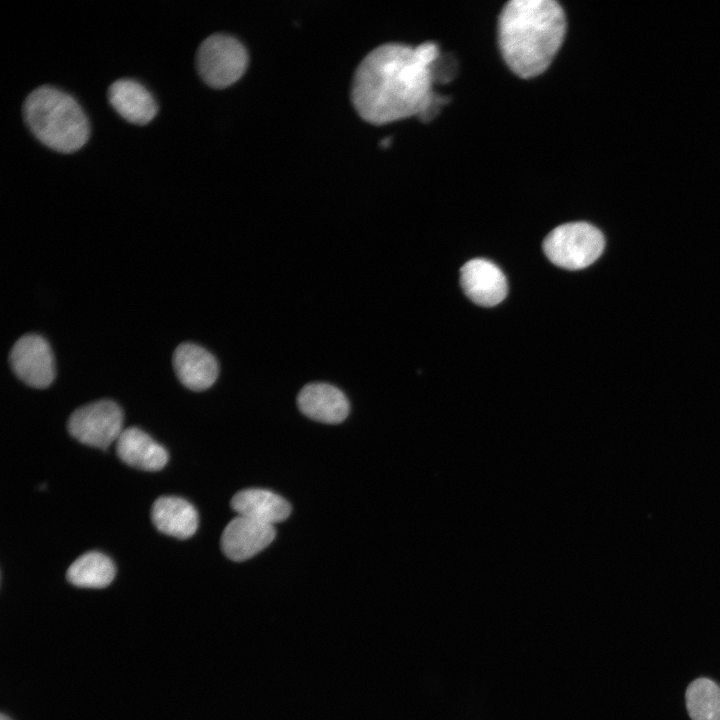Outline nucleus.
Returning a JSON list of instances; mask_svg holds the SVG:
<instances>
[{
    "label": "nucleus",
    "instance_id": "1",
    "mask_svg": "<svg viewBox=\"0 0 720 720\" xmlns=\"http://www.w3.org/2000/svg\"><path fill=\"white\" fill-rule=\"evenodd\" d=\"M439 55L433 42L415 47L389 42L371 50L352 79L351 100L357 113L377 125L420 117L436 96L432 64Z\"/></svg>",
    "mask_w": 720,
    "mask_h": 720
},
{
    "label": "nucleus",
    "instance_id": "2",
    "mask_svg": "<svg viewBox=\"0 0 720 720\" xmlns=\"http://www.w3.org/2000/svg\"><path fill=\"white\" fill-rule=\"evenodd\" d=\"M565 32V13L554 0H511L498 19L501 54L521 78L538 76L549 67Z\"/></svg>",
    "mask_w": 720,
    "mask_h": 720
},
{
    "label": "nucleus",
    "instance_id": "3",
    "mask_svg": "<svg viewBox=\"0 0 720 720\" xmlns=\"http://www.w3.org/2000/svg\"><path fill=\"white\" fill-rule=\"evenodd\" d=\"M22 113L32 134L53 150L75 151L88 138V121L80 105L56 87L33 89L23 102Z\"/></svg>",
    "mask_w": 720,
    "mask_h": 720
},
{
    "label": "nucleus",
    "instance_id": "4",
    "mask_svg": "<svg viewBox=\"0 0 720 720\" xmlns=\"http://www.w3.org/2000/svg\"><path fill=\"white\" fill-rule=\"evenodd\" d=\"M605 246L603 234L586 222H570L557 226L545 237L543 251L556 266L583 269L595 262Z\"/></svg>",
    "mask_w": 720,
    "mask_h": 720
},
{
    "label": "nucleus",
    "instance_id": "5",
    "mask_svg": "<svg viewBox=\"0 0 720 720\" xmlns=\"http://www.w3.org/2000/svg\"><path fill=\"white\" fill-rule=\"evenodd\" d=\"M195 62L206 84L224 88L243 75L248 65V53L237 38L225 33H214L200 43Z\"/></svg>",
    "mask_w": 720,
    "mask_h": 720
},
{
    "label": "nucleus",
    "instance_id": "6",
    "mask_svg": "<svg viewBox=\"0 0 720 720\" xmlns=\"http://www.w3.org/2000/svg\"><path fill=\"white\" fill-rule=\"evenodd\" d=\"M67 428L79 442L106 449L124 430L123 412L116 402L101 399L77 408L70 415Z\"/></svg>",
    "mask_w": 720,
    "mask_h": 720
},
{
    "label": "nucleus",
    "instance_id": "7",
    "mask_svg": "<svg viewBox=\"0 0 720 720\" xmlns=\"http://www.w3.org/2000/svg\"><path fill=\"white\" fill-rule=\"evenodd\" d=\"M9 363L15 375L33 388H46L55 378L53 351L39 334L21 336L10 351Z\"/></svg>",
    "mask_w": 720,
    "mask_h": 720
},
{
    "label": "nucleus",
    "instance_id": "8",
    "mask_svg": "<svg viewBox=\"0 0 720 720\" xmlns=\"http://www.w3.org/2000/svg\"><path fill=\"white\" fill-rule=\"evenodd\" d=\"M460 284L466 296L480 306H495L507 294L503 272L494 263L482 258L472 259L461 267Z\"/></svg>",
    "mask_w": 720,
    "mask_h": 720
},
{
    "label": "nucleus",
    "instance_id": "9",
    "mask_svg": "<svg viewBox=\"0 0 720 720\" xmlns=\"http://www.w3.org/2000/svg\"><path fill=\"white\" fill-rule=\"evenodd\" d=\"M273 525L238 515L224 528L223 553L233 561H244L267 547L275 538Z\"/></svg>",
    "mask_w": 720,
    "mask_h": 720
},
{
    "label": "nucleus",
    "instance_id": "10",
    "mask_svg": "<svg viewBox=\"0 0 720 720\" xmlns=\"http://www.w3.org/2000/svg\"><path fill=\"white\" fill-rule=\"evenodd\" d=\"M172 363L179 381L193 391L210 388L218 377L219 366L214 355L195 343L178 345Z\"/></svg>",
    "mask_w": 720,
    "mask_h": 720
},
{
    "label": "nucleus",
    "instance_id": "11",
    "mask_svg": "<svg viewBox=\"0 0 720 720\" xmlns=\"http://www.w3.org/2000/svg\"><path fill=\"white\" fill-rule=\"evenodd\" d=\"M300 411L307 417L328 424L342 422L349 414V401L337 387L315 382L304 386L297 397Z\"/></svg>",
    "mask_w": 720,
    "mask_h": 720
},
{
    "label": "nucleus",
    "instance_id": "12",
    "mask_svg": "<svg viewBox=\"0 0 720 720\" xmlns=\"http://www.w3.org/2000/svg\"><path fill=\"white\" fill-rule=\"evenodd\" d=\"M107 96L112 107L124 119L136 124H146L157 112L152 94L138 81L121 78L110 84Z\"/></svg>",
    "mask_w": 720,
    "mask_h": 720
},
{
    "label": "nucleus",
    "instance_id": "13",
    "mask_svg": "<svg viewBox=\"0 0 720 720\" xmlns=\"http://www.w3.org/2000/svg\"><path fill=\"white\" fill-rule=\"evenodd\" d=\"M116 452L127 465L145 471L161 470L168 461L166 449L137 427L122 431L116 441Z\"/></svg>",
    "mask_w": 720,
    "mask_h": 720
},
{
    "label": "nucleus",
    "instance_id": "14",
    "mask_svg": "<svg viewBox=\"0 0 720 720\" xmlns=\"http://www.w3.org/2000/svg\"><path fill=\"white\" fill-rule=\"evenodd\" d=\"M151 518L160 532L179 539L191 537L198 527L194 506L175 496L159 497L152 506Z\"/></svg>",
    "mask_w": 720,
    "mask_h": 720
},
{
    "label": "nucleus",
    "instance_id": "15",
    "mask_svg": "<svg viewBox=\"0 0 720 720\" xmlns=\"http://www.w3.org/2000/svg\"><path fill=\"white\" fill-rule=\"evenodd\" d=\"M231 507L238 515L270 525L285 520L291 512V506L284 498L260 488L239 491L233 496Z\"/></svg>",
    "mask_w": 720,
    "mask_h": 720
},
{
    "label": "nucleus",
    "instance_id": "16",
    "mask_svg": "<svg viewBox=\"0 0 720 720\" xmlns=\"http://www.w3.org/2000/svg\"><path fill=\"white\" fill-rule=\"evenodd\" d=\"M116 573L113 561L106 555L90 551L78 557L66 572L67 580L82 588L108 586Z\"/></svg>",
    "mask_w": 720,
    "mask_h": 720
},
{
    "label": "nucleus",
    "instance_id": "17",
    "mask_svg": "<svg viewBox=\"0 0 720 720\" xmlns=\"http://www.w3.org/2000/svg\"><path fill=\"white\" fill-rule=\"evenodd\" d=\"M686 707L692 720H720V686L698 678L686 690Z\"/></svg>",
    "mask_w": 720,
    "mask_h": 720
},
{
    "label": "nucleus",
    "instance_id": "18",
    "mask_svg": "<svg viewBox=\"0 0 720 720\" xmlns=\"http://www.w3.org/2000/svg\"><path fill=\"white\" fill-rule=\"evenodd\" d=\"M0 720H11V719H10L8 716H6L5 714L2 713L1 716H0Z\"/></svg>",
    "mask_w": 720,
    "mask_h": 720
}]
</instances>
